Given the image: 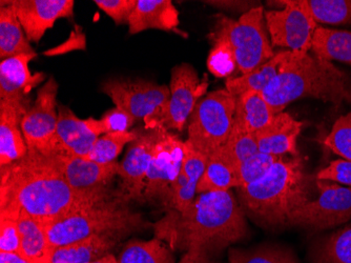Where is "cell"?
Instances as JSON below:
<instances>
[{"mask_svg":"<svg viewBox=\"0 0 351 263\" xmlns=\"http://www.w3.org/2000/svg\"><path fill=\"white\" fill-rule=\"evenodd\" d=\"M101 192L88 195L74 191L43 154L29 151L23 159L1 167L0 215L12 216L23 211L49 225Z\"/></svg>","mask_w":351,"mask_h":263,"instance_id":"cell-1","label":"cell"},{"mask_svg":"<svg viewBox=\"0 0 351 263\" xmlns=\"http://www.w3.org/2000/svg\"><path fill=\"white\" fill-rule=\"evenodd\" d=\"M173 250L221 252L247 235L243 209L230 191L199 194L182 211L171 209L155 225Z\"/></svg>","mask_w":351,"mask_h":263,"instance_id":"cell-2","label":"cell"},{"mask_svg":"<svg viewBox=\"0 0 351 263\" xmlns=\"http://www.w3.org/2000/svg\"><path fill=\"white\" fill-rule=\"evenodd\" d=\"M315 180L301 156H284L261 180L239 187L242 209L265 229L291 227L293 214L311 201Z\"/></svg>","mask_w":351,"mask_h":263,"instance_id":"cell-3","label":"cell"},{"mask_svg":"<svg viewBox=\"0 0 351 263\" xmlns=\"http://www.w3.org/2000/svg\"><path fill=\"white\" fill-rule=\"evenodd\" d=\"M130 201L123 191L108 187L62 218L45 225L47 242L54 251L93 236L121 239L145 225L141 215L132 211Z\"/></svg>","mask_w":351,"mask_h":263,"instance_id":"cell-4","label":"cell"},{"mask_svg":"<svg viewBox=\"0 0 351 263\" xmlns=\"http://www.w3.org/2000/svg\"><path fill=\"white\" fill-rule=\"evenodd\" d=\"M347 87L346 75L330 61L309 53L295 52L262 95L279 114L291 102L304 97L340 104Z\"/></svg>","mask_w":351,"mask_h":263,"instance_id":"cell-5","label":"cell"},{"mask_svg":"<svg viewBox=\"0 0 351 263\" xmlns=\"http://www.w3.org/2000/svg\"><path fill=\"white\" fill-rule=\"evenodd\" d=\"M210 39L226 41L236 57L237 69L242 75L252 72L273 58L275 53L264 25L263 8H254L238 19L216 16Z\"/></svg>","mask_w":351,"mask_h":263,"instance_id":"cell-6","label":"cell"},{"mask_svg":"<svg viewBox=\"0 0 351 263\" xmlns=\"http://www.w3.org/2000/svg\"><path fill=\"white\" fill-rule=\"evenodd\" d=\"M236 97L226 89L213 91L197 104L189 120L187 141L210 157L222 148L232 134Z\"/></svg>","mask_w":351,"mask_h":263,"instance_id":"cell-7","label":"cell"},{"mask_svg":"<svg viewBox=\"0 0 351 263\" xmlns=\"http://www.w3.org/2000/svg\"><path fill=\"white\" fill-rule=\"evenodd\" d=\"M101 91L113 100L116 108L129 113L136 120H143L147 130L154 128L171 97L169 87L142 79H110L102 84Z\"/></svg>","mask_w":351,"mask_h":263,"instance_id":"cell-8","label":"cell"},{"mask_svg":"<svg viewBox=\"0 0 351 263\" xmlns=\"http://www.w3.org/2000/svg\"><path fill=\"white\" fill-rule=\"evenodd\" d=\"M315 187L319 191L317 198L311 199L293 214L291 227L322 231L348 222L351 219V187L317 178Z\"/></svg>","mask_w":351,"mask_h":263,"instance_id":"cell-9","label":"cell"},{"mask_svg":"<svg viewBox=\"0 0 351 263\" xmlns=\"http://www.w3.org/2000/svg\"><path fill=\"white\" fill-rule=\"evenodd\" d=\"M268 3L284 8L264 14L271 43L295 52L309 53L317 25L305 7L304 0H284Z\"/></svg>","mask_w":351,"mask_h":263,"instance_id":"cell-10","label":"cell"},{"mask_svg":"<svg viewBox=\"0 0 351 263\" xmlns=\"http://www.w3.org/2000/svg\"><path fill=\"white\" fill-rule=\"evenodd\" d=\"M153 157L145 180L143 198L159 201L169 209L171 187L180 173L184 158V141L159 126Z\"/></svg>","mask_w":351,"mask_h":263,"instance_id":"cell-11","label":"cell"},{"mask_svg":"<svg viewBox=\"0 0 351 263\" xmlns=\"http://www.w3.org/2000/svg\"><path fill=\"white\" fill-rule=\"evenodd\" d=\"M207 86V81L201 80L189 63L176 65L171 71V97L153 128L162 126L169 130H183L201 96L206 92Z\"/></svg>","mask_w":351,"mask_h":263,"instance_id":"cell-12","label":"cell"},{"mask_svg":"<svg viewBox=\"0 0 351 263\" xmlns=\"http://www.w3.org/2000/svg\"><path fill=\"white\" fill-rule=\"evenodd\" d=\"M58 84L54 77L39 88L36 100L21 120V130L29 151L47 153L56 134Z\"/></svg>","mask_w":351,"mask_h":263,"instance_id":"cell-13","label":"cell"},{"mask_svg":"<svg viewBox=\"0 0 351 263\" xmlns=\"http://www.w3.org/2000/svg\"><path fill=\"white\" fill-rule=\"evenodd\" d=\"M101 120L80 119L66 106H58L56 134L47 153L43 155H71L86 158L98 138L104 135Z\"/></svg>","mask_w":351,"mask_h":263,"instance_id":"cell-14","label":"cell"},{"mask_svg":"<svg viewBox=\"0 0 351 263\" xmlns=\"http://www.w3.org/2000/svg\"><path fill=\"white\" fill-rule=\"evenodd\" d=\"M43 156L62 174L74 191L88 195L108 189L110 181L118 175L119 171V163L117 162L101 164L77 156Z\"/></svg>","mask_w":351,"mask_h":263,"instance_id":"cell-15","label":"cell"},{"mask_svg":"<svg viewBox=\"0 0 351 263\" xmlns=\"http://www.w3.org/2000/svg\"><path fill=\"white\" fill-rule=\"evenodd\" d=\"M36 56V53L19 55L0 63V100L19 108L23 115L31 108L32 90L45 77L43 73L31 74L29 63Z\"/></svg>","mask_w":351,"mask_h":263,"instance_id":"cell-16","label":"cell"},{"mask_svg":"<svg viewBox=\"0 0 351 263\" xmlns=\"http://www.w3.org/2000/svg\"><path fill=\"white\" fill-rule=\"evenodd\" d=\"M8 3L13 7L29 43H39L58 19L74 17L73 0H12Z\"/></svg>","mask_w":351,"mask_h":263,"instance_id":"cell-17","label":"cell"},{"mask_svg":"<svg viewBox=\"0 0 351 263\" xmlns=\"http://www.w3.org/2000/svg\"><path fill=\"white\" fill-rule=\"evenodd\" d=\"M157 138V128H147L132 142L125 158L119 163L118 175L123 183L122 191L131 201H145V180Z\"/></svg>","mask_w":351,"mask_h":263,"instance_id":"cell-18","label":"cell"},{"mask_svg":"<svg viewBox=\"0 0 351 263\" xmlns=\"http://www.w3.org/2000/svg\"><path fill=\"white\" fill-rule=\"evenodd\" d=\"M302 126L303 124L289 113H279L266 128L254 134L259 151L279 157L299 156L298 138Z\"/></svg>","mask_w":351,"mask_h":263,"instance_id":"cell-19","label":"cell"},{"mask_svg":"<svg viewBox=\"0 0 351 263\" xmlns=\"http://www.w3.org/2000/svg\"><path fill=\"white\" fill-rule=\"evenodd\" d=\"M208 157L184 141V158L178 177L171 187L169 209L182 211L191 205L197 196V187L206 167Z\"/></svg>","mask_w":351,"mask_h":263,"instance_id":"cell-20","label":"cell"},{"mask_svg":"<svg viewBox=\"0 0 351 263\" xmlns=\"http://www.w3.org/2000/svg\"><path fill=\"white\" fill-rule=\"evenodd\" d=\"M179 25L178 10L171 0H137L129 21L130 34L149 29L175 31Z\"/></svg>","mask_w":351,"mask_h":263,"instance_id":"cell-21","label":"cell"},{"mask_svg":"<svg viewBox=\"0 0 351 263\" xmlns=\"http://www.w3.org/2000/svg\"><path fill=\"white\" fill-rule=\"evenodd\" d=\"M25 115L12 104L0 100V165L5 167L27 156V142L21 130Z\"/></svg>","mask_w":351,"mask_h":263,"instance_id":"cell-22","label":"cell"},{"mask_svg":"<svg viewBox=\"0 0 351 263\" xmlns=\"http://www.w3.org/2000/svg\"><path fill=\"white\" fill-rule=\"evenodd\" d=\"M276 115L261 92L250 90L236 97L234 126L248 133L256 134L263 130Z\"/></svg>","mask_w":351,"mask_h":263,"instance_id":"cell-23","label":"cell"},{"mask_svg":"<svg viewBox=\"0 0 351 263\" xmlns=\"http://www.w3.org/2000/svg\"><path fill=\"white\" fill-rule=\"evenodd\" d=\"M12 217L16 219L21 235L19 255L29 263H49L53 251L47 242L45 223L23 211L16 213Z\"/></svg>","mask_w":351,"mask_h":263,"instance_id":"cell-24","label":"cell"},{"mask_svg":"<svg viewBox=\"0 0 351 263\" xmlns=\"http://www.w3.org/2000/svg\"><path fill=\"white\" fill-rule=\"evenodd\" d=\"M239 187L237 165L222 146L207 159L206 167L197 187V195L230 191L232 187L238 189Z\"/></svg>","mask_w":351,"mask_h":263,"instance_id":"cell-25","label":"cell"},{"mask_svg":"<svg viewBox=\"0 0 351 263\" xmlns=\"http://www.w3.org/2000/svg\"><path fill=\"white\" fill-rule=\"evenodd\" d=\"M0 58L5 60L23 54H35L13 7L0 3Z\"/></svg>","mask_w":351,"mask_h":263,"instance_id":"cell-26","label":"cell"},{"mask_svg":"<svg viewBox=\"0 0 351 263\" xmlns=\"http://www.w3.org/2000/svg\"><path fill=\"white\" fill-rule=\"evenodd\" d=\"M295 52V51L287 50L277 53L273 58L259 65L252 72L240 77L228 78L226 84V90L234 97L250 90L263 92L266 87L279 74L282 65L291 59Z\"/></svg>","mask_w":351,"mask_h":263,"instance_id":"cell-27","label":"cell"},{"mask_svg":"<svg viewBox=\"0 0 351 263\" xmlns=\"http://www.w3.org/2000/svg\"><path fill=\"white\" fill-rule=\"evenodd\" d=\"M119 240L112 236H93L53 251L49 263H90L108 254Z\"/></svg>","mask_w":351,"mask_h":263,"instance_id":"cell-28","label":"cell"},{"mask_svg":"<svg viewBox=\"0 0 351 263\" xmlns=\"http://www.w3.org/2000/svg\"><path fill=\"white\" fill-rule=\"evenodd\" d=\"M311 50L319 58L351 65V31L317 27L313 34Z\"/></svg>","mask_w":351,"mask_h":263,"instance_id":"cell-29","label":"cell"},{"mask_svg":"<svg viewBox=\"0 0 351 263\" xmlns=\"http://www.w3.org/2000/svg\"><path fill=\"white\" fill-rule=\"evenodd\" d=\"M311 263H351V223L317 240L311 252Z\"/></svg>","mask_w":351,"mask_h":263,"instance_id":"cell-30","label":"cell"},{"mask_svg":"<svg viewBox=\"0 0 351 263\" xmlns=\"http://www.w3.org/2000/svg\"><path fill=\"white\" fill-rule=\"evenodd\" d=\"M228 261L230 263H300L293 251L270 243L247 250L232 248L228 252Z\"/></svg>","mask_w":351,"mask_h":263,"instance_id":"cell-31","label":"cell"},{"mask_svg":"<svg viewBox=\"0 0 351 263\" xmlns=\"http://www.w3.org/2000/svg\"><path fill=\"white\" fill-rule=\"evenodd\" d=\"M119 263H173V257L167 245L155 238L153 240L130 241L120 254Z\"/></svg>","mask_w":351,"mask_h":263,"instance_id":"cell-32","label":"cell"},{"mask_svg":"<svg viewBox=\"0 0 351 263\" xmlns=\"http://www.w3.org/2000/svg\"><path fill=\"white\" fill-rule=\"evenodd\" d=\"M138 135L139 132H134V130L104 134L96 140L86 159L101 164L113 163L116 162L115 160L121 153L124 146L135 141Z\"/></svg>","mask_w":351,"mask_h":263,"instance_id":"cell-33","label":"cell"},{"mask_svg":"<svg viewBox=\"0 0 351 263\" xmlns=\"http://www.w3.org/2000/svg\"><path fill=\"white\" fill-rule=\"evenodd\" d=\"M304 5L317 23H351V0H304Z\"/></svg>","mask_w":351,"mask_h":263,"instance_id":"cell-34","label":"cell"},{"mask_svg":"<svg viewBox=\"0 0 351 263\" xmlns=\"http://www.w3.org/2000/svg\"><path fill=\"white\" fill-rule=\"evenodd\" d=\"M281 158L279 156L268 155L259 152L245 161L241 162L237 167V175L240 183L239 187H246L250 183L261 180L273 168L274 164Z\"/></svg>","mask_w":351,"mask_h":263,"instance_id":"cell-35","label":"cell"},{"mask_svg":"<svg viewBox=\"0 0 351 263\" xmlns=\"http://www.w3.org/2000/svg\"><path fill=\"white\" fill-rule=\"evenodd\" d=\"M223 146L237 167L260 152L254 134L248 133L234 126L230 138Z\"/></svg>","mask_w":351,"mask_h":263,"instance_id":"cell-36","label":"cell"},{"mask_svg":"<svg viewBox=\"0 0 351 263\" xmlns=\"http://www.w3.org/2000/svg\"><path fill=\"white\" fill-rule=\"evenodd\" d=\"M324 144L342 159L351 161V112L335 122L330 133L324 139Z\"/></svg>","mask_w":351,"mask_h":263,"instance_id":"cell-37","label":"cell"},{"mask_svg":"<svg viewBox=\"0 0 351 263\" xmlns=\"http://www.w3.org/2000/svg\"><path fill=\"white\" fill-rule=\"evenodd\" d=\"M212 43V50L207 57V68L214 76L228 78L237 69L234 52L226 41H214Z\"/></svg>","mask_w":351,"mask_h":263,"instance_id":"cell-38","label":"cell"},{"mask_svg":"<svg viewBox=\"0 0 351 263\" xmlns=\"http://www.w3.org/2000/svg\"><path fill=\"white\" fill-rule=\"evenodd\" d=\"M21 250V235L16 219L9 215H0V251L17 253Z\"/></svg>","mask_w":351,"mask_h":263,"instance_id":"cell-39","label":"cell"},{"mask_svg":"<svg viewBox=\"0 0 351 263\" xmlns=\"http://www.w3.org/2000/svg\"><path fill=\"white\" fill-rule=\"evenodd\" d=\"M94 3L117 25H129L137 0H95Z\"/></svg>","mask_w":351,"mask_h":263,"instance_id":"cell-40","label":"cell"},{"mask_svg":"<svg viewBox=\"0 0 351 263\" xmlns=\"http://www.w3.org/2000/svg\"><path fill=\"white\" fill-rule=\"evenodd\" d=\"M315 178L351 187V161L346 159L333 160L326 168L317 172Z\"/></svg>","mask_w":351,"mask_h":263,"instance_id":"cell-41","label":"cell"},{"mask_svg":"<svg viewBox=\"0 0 351 263\" xmlns=\"http://www.w3.org/2000/svg\"><path fill=\"white\" fill-rule=\"evenodd\" d=\"M102 124H104L106 133L112 132H126L135 124L137 120L121 108H114L108 111L102 116Z\"/></svg>","mask_w":351,"mask_h":263,"instance_id":"cell-42","label":"cell"},{"mask_svg":"<svg viewBox=\"0 0 351 263\" xmlns=\"http://www.w3.org/2000/svg\"><path fill=\"white\" fill-rule=\"evenodd\" d=\"M207 3L223 10L241 12L242 15L254 8L260 7V3L257 1H207Z\"/></svg>","mask_w":351,"mask_h":263,"instance_id":"cell-43","label":"cell"},{"mask_svg":"<svg viewBox=\"0 0 351 263\" xmlns=\"http://www.w3.org/2000/svg\"><path fill=\"white\" fill-rule=\"evenodd\" d=\"M179 263H217L208 253L201 250H189L185 253Z\"/></svg>","mask_w":351,"mask_h":263,"instance_id":"cell-44","label":"cell"},{"mask_svg":"<svg viewBox=\"0 0 351 263\" xmlns=\"http://www.w3.org/2000/svg\"><path fill=\"white\" fill-rule=\"evenodd\" d=\"M0 263H29L17 253H0Z\"/></svg>","mask_w":351,"mask_h":263,"instance_id":"cell-45","label":"cell"},{"mask_svg":"<svg viewBox=\"0 0 351 263\" xmlns=\"http://www.w3.org/2000/svg\"><path fill=\"white\" fill-rule=\"evenodd\" d=\"M90 263H119V261H118L113 255L108 254Z\"/></svg>","mask_w":351,"mask_h":263,"instance_id":"cell-46","label":"cell"},{"mask_svg":"<svg viewBox=\"0 0 351 263\" xmlns=\"http://www.w3.org/2000/svg\"><path fill=\"white\" fill-rule=\"evenodd\" d=\"M344 100L351 104V84H348L346 91H345Z\"/></svg>","mask_w":351,"mask_h":263,"instance_id":"cell-47","label":"cell"}]
</instances>
